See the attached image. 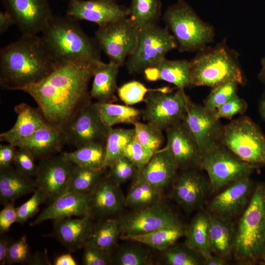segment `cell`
Masks as SVG:
<instances>
[{"instance_id":"cell-59","label":"cell","mask_w":265,"mask_h":265,"mask_svg":"<svg viewBox=\"0 0 265 265\" xmlns=\"http://www.w3.org/2000/svg\"><path fill=\"white\" fill-rule=\"evenodd\" d=\"M259 110L262 118L265 121V92L260 100Z\"/></svg>"},{"instance_id":"cell-25","label":"cell","mask_w":265,"mask_h":265,"mask_svg":"<svg viewBox=\"0 0 265 265\" xmlns=\"http://www.w3.org/2000/svg\"><path fill=\"white\" fill-rule=\"evenodd\" d=\"M178 170L176 163L166 147L154 154L138 173L150 184L163 190L172 185Z\"/></svg>"},{"instance_id":"cell-4","label":"cell","mask_w":265,"mask_h":265,"mask_svg":"<svg viewBox=\"0 0 265 265\" xmlns=\"http://www.w3.org/2000/svg\"><path fill=\"white\" fill-rule=\"evenodd\" d=\"M233 253L246 265H265V183L255 185L250 200L236 227Z\"/></svg>"},{"instance_id":"cell-30","label":"cell","mask_w":265,"mask_h":265,"mask_svg":"<svg viewBox=\"0 0 265 265\" xmlns=\"http://www.w3.org/2000/svg\"><path fill=\"white\" fill-rule=\"evenodd\" d=\"M235 237L236 227L231 220L210 213L209 238L212 253L225 259L230 256L233 251Z\"/></svg>"},{"instance_id":"cell-32","label":"cell","mask_w":265,"mask_h":265,"mask_svg":"<svg viewBox=\"0 0 265 265\" xmlns=\"http://www.w3.org/2000/svg\"><path fill=\"white\" fill-rule=\"evenodd\" d=\"M162 193L163 190L147 182L138 172L125 197V206L132 210L149 206L162 200Z\"/></svg>"},{"instance_id":"cell-49","label":"cell","mask_w":265,"mask_h":265,"mask_svg":"<svg viewBox=\"0 0 265 265\" xmlns=\"http://www.w3.org/2000/svg\"><path fill=\"white\" fill-rule=\"evenodd\" d=\"M83 264L85 265H109L112 264L113 255L108 251L91 245L83 247Z\"/></svg>"},{"instance_id":"cell-5","label":"cell","mask_w":265,"mask_h":265,"mask_svg":"<svg viewBox=\"0 0 265 265\" xmlns=\"http://www.w3.org/2000/svg\"><path fill=\"white\" fill-rule=\"evenodd\" d=\"M190 63L191 86L213 88L230 81L244 83L235 53L223 44L199 51Z\"/></svg>"},{"instance_id":"cell-33","label":"cell","mask_w":265,"mask_h":265,"mask_svg":"<svg viewBox=\"0 0 265 265\" xmlns=\"http://www.w3.org/2000/svg\"><path fill=\"white\" fill-rule=\"evenodd\" d=\"M186 231L185 227L166 228L144 234L126 237L122 239L138 242L161 252L174 245L180 238L185 235Z\"/></svg>"},{"instance_id":"cell-48","label":"cell","mask_w":265,"mask_h":265,"mask_svg":"<svg viewBox=\"0 0 265 265\" xmlns=\"http://www.w3.org/2000/svg\"><path fill=\"white\" fill-rule=\"evenodd\" d=\"M17 148L13 162L15 168L28 178L34 177L37 167L35 163V157L26 149Z\"/></svg>"},{"instance_id":"cell-19","label":"cell","mask_w":265,"mask_h":265,"mask_svg":"<svg viewBox=\"0 0 265 265\" xmlns=\"http://www.w3.org/2000/svg\"><path fill=\"white\" fill-rule=\"evenodd\" d=\"M129 13V8L114 0H69L66 15L101 26L127 18Z\"/></svg>"},{"instance_id":"cell-56","label":"cell","mask_w":265,"mask_h":265,"mask_svg":"<svg viewBox=\"0 0 265 265\" xmlns=\"http://www.w3.org/2000/svg\"><path fill=\"white\" fill-rule=\"evenodd\" d=\"M27 263L29 265H51V263L46 253H36L31 255Z\"/></svg>"},{"instance_id":"cell-46","label":"cell","mask_w":265,"mask_h":265,"mask_svg":"<svg viewBox=\"0 0 265 265\" xmlns=\"http://www.w3.org/2000/svg\"><path fill=\"white\" fill-rule=\"evenodd\" d=\"M46 200L42 192L37 188L30 198L16 208V222L23 224L36 212L40 205Z\"/></svg>"},{"instance_id":"cell-8","label":"cell","mask_w":265,"mask_h":265,"mask_svg":"<svg viewBox=\"0 0 265 265\" xmlns=\"http://www.w3.org/2000/svg\"><path fill=\"white\" fill-rule=\"evenodd\" d=\"M177 47L176 40L166 27L157 24L145 26L139 29L136 46L125 64L130 74L140 73Z\"/></svg>"},{"instance_id":"cell-15","label":"cell","mask_w":265,"mask_h":265,"mask_svg":"<svg viewBox=\"0 0 265 265\" xmlns=\"http://www.w3.org/2000/svg\"><path fill=\"white\" fill-rule=\"evenodd\" d=\"M195 169L182 170L172 184L171 198L187 213L201 208L212 191L209 180Z\"/></svg>"},{"instance_id":"cell-43","label":"cell","mask_w":265,"mask_h":265,"mask_svg":"<svg viewBox=\"0 0 265 265\" xmlns=\"http://www.w3.org/2000/svg\"><path fill=\"white\" fill-rule=\"evenodd\" d=\"M236 82H228L213 88L206 99L203 106L208 110L214 112L220 106L237 96Z\"/></svg>"},{"instance_id":"cell-50","label":"cell","mask_w":265,"mask_h":265,"mask_svg":"<svg viewBox=\"0 0 265 265\" xmlns=\"http://www.w3.org/2000/svg\"><path fill=\"white\" fill-rule=\"evenodd\" d=\"M31 255L26 236H22L18 239L11 242L6 264L27 263Z\"/></svg>"},{"instance_id":"cell-45","label":"cell","mask_w":265,"mask_h":265,"mask_svg":"<svg viewBox=\"0 0 265 265\" xmlns=\"http://www.w3.org/2000/svg\"><path fill=\"white\" fill-rule=\"evenodd\" d=\"M153 90L147 88L139 81L132 80L118 88L117 93L120 99L126 105L131 106L144 101L147 93Z\"/></svg>"},{"instance_id":"cell-44","label":"cell","mask_w":265,"mask_h":265,"mask_svg":"<svg viewBox=\"0 0 265 265\" xmlns=\"http://www.w3.org/2000/svg\"><path fill=\"white\" fill-rule=\"evenodd\" d=\"M109 168L107 175L119 186L133 179L139 171L137 166L125 156Z\"/></svg>"},{"instance_id":"cell-12","label":"cell","mask_w":265,"mask_h":265,"mask_svg":"<svg viewBox=\"0 0 265 265\" xmlns=\"http://www.w3.org/2000/svg\"><path fill=\"white\" fill-rule=\"evenodd\" d=\"M139 29L128 17L99 26L95 38L109 61L121 67L136 46Z\"/></svg>"},{"instance_id":"cell-38","label":"cell","mask_w":265,"mask_h":265,"mask_svg":"<svg viewBox=\"0 0 265 265\" xmlns=\"http://www.w3.org/2000/svg\"><path fill=\"white\" fill-rule=\"evenodd\" d=\"M134 137V128L131 129L110 128L106 142V168L110 167L124 156L126 147Z\"/></svg>"},{"instance_id":"cell-1","label":"cell","mask_w":265,"mask_h":265,"mask_svg":"<svg viewBox=\"0 0 265 265\" xmlns=\"http://www.w3.org/2000/svg\"><path fill=\"white\" fill-rule=\"evenodd\" d=\"M101 60H80L56 66L40 81L20 90L29 95L47 124L64 132L70 122L92 103L89 83Z\"/></svg>"},{"instance_id":"cell-42","label":"cell","mask_w":265,"mask_h":265,"mask_svg":"<svg viewBox=\"0 0 265 265\" xmlns=\"http://www.w3.org/2000/svg\"><path fill=\"white\" fill-rule=\"evenodd\" d=\"M150 250L140 245L124 246L113 256L112 264L117 265H149L152 264Z\"/></svg>"},{"instance_id":"cell-36","label":"cell","mask_w":265,"mask_h":265,"mask_svg":"<svg viewBox=\"0 0 265 265\" xmlns=\"http://www.w3.org/2000/svg\"><path fill=\"white\" fill-rule=\"evenodd\" d=\"M95 105L103 121L109 128L120 123L133 125L142 114L143 110L127 105L99 102Z\"/></svg>"},{"instance_id":"cell-24","label":"cell","mask_w":265,"mask_h":265,"mask_svg":"<svg viewBox=\"0 0 265 265\" xmlns=\"http://www.w3.org/2000/svg\"><path fill=\"white\" fill-rule=\"evenodd\" d=\"M14 110L16 121L11 129L0 133V140L16 147L47 124L38 109L26 103L17 105Z\"/></svg>"},{"instance_id":"cell-6","label":"cell","mask_w":265,"mask_h":265,"mask_svg":"<svg viewBox=\"0 0 265 265\" xmlns=\"http://www.w3.org/2000/svg\"><path fill=\"white\" fill-rule=\"evenodd\" d=\"M163 20L180 52L201 51L213 38L212 27L203 22L184 0L170 6Z\"/></svg>"},{"instance_id":"cell-52","label":"cell","mask_w":265,"mask_h":265,"mask_svg":"<svg viewBox=\"0 0 265 265\" xmlns=\"http://www.w3.org/2000/svg\"><path fill=\"white\" fill-rule=\"evenodd\" d=\"M16 208L14 202H9L4 205V208L0 212V233L7 232L11 226L16 221Z\"/></svg>"},{"instance_id":"cell-20","label":"cell","mask_w":265,"mask_h":265,"mask_svg":"<svg viewBox=\"0 0 265 265\" xmlns=\"http://www.w3.org/2000/svg\"><path fill=\"white\" fill-rule=\"evenodd\" d=\"M165 146L172 155L179 170L199 168L202 153L195 139L182 121L165 130Z\"/></svg>"},{"instance_id":"cell-51","label":"cell","mask_w":265,"mask_h":265,"mask_svg":"<svg viewBox=\"0 0 265 265\" xmlns=\"http://www.w3.org/2000/svg\"><path fill=\"white\" fill-rule=\"evenodd\" d=\"M247 108L246 102L237 95L218 107L214 113L219 119H231L237 114L243 113Z\"/></svg>"},{"instance_id":"cell-26","label":"cell","mask_w":265,"mask_h":265,"mask_svg":"<svg viewBox=\"0 0 265 265\" xmlns=\"http://www.w3.org/2000/svg\"><path fill=\"white\" fill-rule=\"evenodd\" d=\"M143 73L148 81L163 80L183 91L191 86L190 63L186 60H169L164 58L145 69Z\"/></svg>"},{"instance_id":"cell-9","label":"cell","mask_w":265,"mask_h":265,"mask_svg":"<svg viewBox=\"0 0 265 265\" xmlns=\"http://www.w3.org/2000/svg\"><path fill=\"white\" fill-rule=\"evenodd\" d=\"M199 168L207 173L212 192L239 179L250 177L258 169L238 158L220 143L202 154Z\"/></svg>"},{"instance_id":"cell-10","label":"cell","mask_w":265,"mask_h":265,"mask_svg":"<svg viewBox=\"0 0 265 265\" xmlns=\"http://www.w3.org/2000/svg\"><path fill=\"white\" fill-rule=\"evenodd\" d=\"M190 100L185 91L175 92L167 87L155 88L148 92L144 101L143 119L153 123L162 130L182 121Z\"/></svg>"},{"instance_id":"cell-17","label":"cell","mask_w":265,"mask_h":265,"mask_svg":"<svg viewBox=\"0 0 265 265\" xmlns=\"http://www.w3.org/2000/svg\"><path fill=\"white\" fill-rule=\"evenodd\" d=\"M219 120L214 112L189 101L182 121L202 154L219 143L222 127Z\"/></svg>"},{"instance_id":"cell-22","label":"cell","mask_w":265,"mask_h":265,"mask_svg":"<svg viewBox=\"0 0 265 265\" xmlns=\"http://www.w3.org/2000/svg\"><path fill=\"white\" fill-rule=\"evenodd\" d=\"M90 194L81 195L66 191L44 209L30 225H37L48 220L55 221L66 217L90 215Z\"/></svg>"},{"instance_id":"cell-34","label":"cell","mask_w":265,"mask_h":265,"mask_svg":"<svg viewBox=\"0 0 265 265\" xmlns=\"http://www.w3.org/2000/svg\"><path fill=\"white\" fill-rule=\"evenodd\" d=\"M68 161L75 165L94 169L106 168L105 166L106 144L91 143L71 152L62 154Z\"/></svg>"},{"instance_id":"cell-40","label":"cell","mask_w":265,"mask_h":265,"mask_svg":"<svg viewBox=\"0 0 265 265\" xmlns=\"http://www.w3.org/2000/svg\"><path fill=\"white\" fill-rule=\"evenodd\" d=\"M161 257L164 264L167 265H199L203 259L199 251L186 243L175 244L161 251Z\"/></svg>"},{"instance_id":"cell-54","label":"cell","mask_w":265,"mask_h":265,"mask_svg":"<svg viewBox=\"0 0 265 265\" xmlns=\"http://www.w3.org/2000/svg\"><path fill=\"white\" fill-rule=\"evenodd\" d=\"M13 25L15 21L11 15L7 11H0V34L6 32Z\"/></svg>"},{"instance_id":"cell-41","label":"cell","mask_w":265,"mask_h":265,"mask_svg":"<svg viewBox=\"0 0 265 265\" xmlns=\"http://www.w3.org/2000/svg\"><path fill=\"white\" fill-rule=\"evenodd\" d=\"M133 125L135 138L145 148L154 154L161 149L164 139L163 130L149 122L143 123L138 121Z\"/></svg>"},{"instance_id":"cell-2","label":"cell","mask_w":265,"mask_h":265,"mask_svg":"<svg viewBox=\"0 0 265 265\" xmlns=\"http://www.w3.org/2000/svg\"><path fill=\"white\" fill-rule=\"evenodd\" d=\"M55 67L39 37L24 34L0 49V85L6 90H20L40 81Z\"/></svg>"},{"instance_id":"cell-29","label":"cell","mask_w":265,"mask_h":265,"mask_svg":"<svg viewBox=\"0 0 265 265\" xmlns=\"http://www.w3.org/2000/svg\"><path fill=\"white\" fill-rule=\"evenodd\" d=\"M120 67L117 64L110 61L99 63L94 75L90 96L97 102L113 103L117 100L115 92L117 90V78Z\"/></svg>"},{"instance_id":"cell-47","label":"cell","mask_w":265,"mask_h":265,"mask_svg":"<svg viewBox=\"0 0 265 265\" xmlns=\"http://www.w3.org/2000/svg\"><path fill=\"white\" fill-rule=\"evenodd\" d=\"M153 155L154 153L142 145L135 137L127 145L124 152V156L132 161L139 170L146 165Z\"/></svg>"},{"instance_id":"cell-13","label":"cell","mask_w":265,"mask_h":265,"mask_svg":"<svg viewBox=\"0 0 265 265\" xmlns=\"http://www.w3.org/2000/svg\"><path fill=\"white\" fill-rule=\"evenodd\" d=\"M74 166L62 154L41 159L34 181L36 188L42 192L46 200L52 202L66 191Z\"/></svg>"},{"instance_id":"cell-60","label":"cell","mask_w":265,"mask_h":265,"mask_svg":"<svg viewBox=\"0 0 265 265\" xmlns=\"http://www.w3.org/2000/svg\"><path fill=\"white\" fill-rule=\"evenodd\" d=\"M262 68L259 75V79L265 84V57H264L261 61Z\"/></svg>"},{"instance_id":"cell-35","label":"cell","mask_w":265,"mask_h":265,"mask_svg":"<svg viewBox=\"0 0 265 265\" xmlns=\"http://www.w3.org/2000/svg\"><path fill=\"white\" fill-rule=\"evenodd\" d=\"M120 234L117 219H102L94 224L85 244L111 251Z\"/></svg>"},{"instance_id":"cell-18","label":"cell","mask_w":265,"mask_h":265,"mask_svg":"<svg viewBox=\"0 0 265 265\" xmlns=\"http://www.w3.org/2000/svg\"><path fill=\"white\" fill-rule=\"evenodd\" d=\"M255 185L250 177L234 181L211 200L208 212L220 218L231 220L244 210Z\"/></svg>"},{"instance_id":"cell-37","label":"cell","mask_w":265,"mask_h":265,"mask_svg":"<svg viewBox=\"0 0 265 265\" xmlns=\"http://www.w3.org/2000/svg\"><path fill=\"white\" fill-rule=\"evenodd\" d=\"M105 169H94L75 165L66 191L81 195L90 194L104 176Z\"/></svg>"},{"instance_id":"cell-58","label":"cell","mask_w":265,"mask_h":265,"mask_svg":"<svg viewBox=\"0 0 265 265\" xmlns=\"http://www.w3.org/2000/svg\"><path fill=\"white\" fill-rule=\"evenodd\" d=\"M54 265H76L77 263L70 253H66L58 256L55 260Z\"/></svg>"},{"instance_id":"cell-16","label":"cell","mask_w":265,"mask_h":265,"mask_svg":"<svg viewBox=\"0 0 265 265\" xmlns=\"http://www.w3.org/2000/svg\"><path fill=\"white\" fill-rule=\"evenodd\" d=\"M24 34L37 35L53 15L48 0H1Z\"/></svg>"},{"instance_id":"cell-11","label":"cell","mask_w":265,"mask_h":265,"mask_svg":"<svg viewBox=\"0 0 265 265\" xmlns=\"http://www.w3.org/2000/svg\"><path fill=\"white\" fill-rule=\"evenodd\" d=\"M117 219L122 238L163 228L184 227L179 216L163 200L149 206L132 210Z\"/></svg>"},{"instance_id":"cell-31","label":"cell","mask_w":265,"mask_h":265,"mask_svg":"<svg viewBox=\"0 0 265 265\" xmlns=\"http://www.w3.org/2000/svg\"><path fill=\"white\" fill-rule=\"evenodd\" d=\"M210 213L205 211L198 212L186 229L185 243L199 251L203 258L212 254L209 238Z\"/></svg>"},{"instance_id":"cell-57","label":"cell","mask_w":265,"mask_h":265,"mask_svg":"<svg viewBox=\"0 0 265 265\" xmlns=\"http://www.w3.org/2000/svg\"><path fill=\"white\" fill-rule=\"evenodd\" d=\"M226 259L212 254L205 258L203 259L202 264L204 265H225L227 264Z\"/></svg>"},{"instance_id":"cell-21","label":"cell","mask_w":265,"mask_h":265,"mask_svg":"<svg viewBox=\"0 0 265 265\" xmlns=\"http://www.w3.org/2000/svg\"><path fill=\"white\" fill-rule=\"evenodd\" d=\"M125 206V197L120 186L107 175L104 176L90 194L89 208L91 217L98 221L108 218Z\"/></svg>"},{"instance_id":"cell-53","label":"cell","mask_w":265,"mask_h":265,"mask_svg":"<svg viewBox=\"0 0 265 265\" xmlns=\"http://www.w3.org/2000/svg\"><path fill=\"white\" fill-rule=\"evenodd\" d=\"M16 147L13 145H0V168L11 165L13 163L16 149Z\"/></svg>"},{"instance_id":"cell-7","label":"cell","mask_w":265,"mask_h":265,"mask_svg":"<svg viewBox=\"0 0 265 265\" xmlns=\"http://www.w3.org/2000/svg\"><path fill=\"white\" fill-rule=\"evenodd\" d=\"M219 143L258 169L265 166V135L250 118L242 116L222 126Z\"/></svg>"},{"instance_id":"cell-28","label":"cell","mask_w":265,"mask_h":265,"mask_svg":"<svg viewBox=\"0 0 265 265\" xmlns=\"http://www.w3.org/2000/svg\"><path fill=\"white\" fill-rule=\"evenodd\" d=\"M37 189L34 181L18 171L11 165L0 168V202L5 205L34 192Z\"/></svg>"},{"instance_id":"cell-14","label":"cell","mask_w":265,"mask_h":265,"mask_svg":"<svg viewBox=\"0 0 265 265\" xmlns=\"http://www.w3.org/2000/svg\"><path fill=\"white\" fill-rule=\"evenodd\" d=\"M110 128L103 121L95 103L81 110L66 128V143L77 148L91 143L106 144Z\"/></svg>"},{"instance_id":"cell-3","label":"cell","mask_w":265,"mask_h":265,"mask_svg":"<svg viewBox=\"0 0 265 265\" xmlns=\"http://www.w3.org/2000/svg\"><path fill=\"white\" fill-rule=\"evenodd\" d=\"M77 21L67 15H53L41 31V45L55 67L80 60H101L97 40L88 36Z\"/></svg>"},{"instance_id":"cell-27","label":"cell","mask_w":265,"mask_h":265,"mask_svg":"<svg viewBox=\"0 0 265 265\" xmlns=\"http://www.w3.org/2000/svg\"><path fill=\"white\" fill-rule=\"evenodd\" d=\"M65 143L64 134L47 124L16 147L26 149L35 159H41L60 152Z\"/></svg>"},{"instance_id":"cell-23","label":"cell","mask_w":265,"mask_h":265,"mask_svg":"<svg viewBox=\"0 0 265 265\" xmlns=\"http://www.w3.org/2000/svg\"><path fill=\"white\" fill-rule=\"evenodd\" d=\"M89 215L54 221L53 235L70 252L83 248L94 224Z\"/></svg>"},{"instance_id":"cell-55","label":"cell","mask_w":265,"mask_h":265,"mask_svg":"<svg viewBox=\"0 0 265 265\" xmlns=\"http://www.w3.org/2000/svg\"><path fill=\"white\" fill-rule=\"evenodd\" d=\"M11 241L6 237H1L0 239V265L6 264L8 250Z\"/></svg>"},{"instance_id":"cell-39","label":"cell","mask_w":265,"mask_h":265,"mask_svg":"<svg viewBox=\"0 0 265 265\" xmlns=\"http://www.w3.org/2000/svg\"><path fill=\"white\" fill-rule=\"evenodd\" d=\"M129 17L139 28L157 24L161 13L160 0H132Z\"/></svg>"}]
</instances>
